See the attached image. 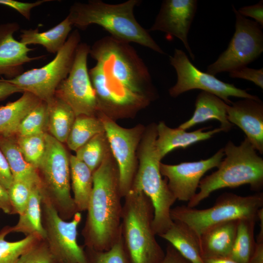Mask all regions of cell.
<instances>
[{
  "label": "cell",
  "instance_id": "52a82bcc",
  "mask_svg": "<svg viewBox=\"0 0 263 263\" xmlns=\"http://www.w3.org/2000/svg\"><path fill=\"white\" fill-rule=\"evenodd\" d=\"M263 207V193L242 196L231 192L220 195L209 208L199 209L187 206L171 208L172 221L187 225L199 238L209 228L220 223L242 219L257 218Z\"/></svg>",
  "mask_w": 263,
  "mask_h": 263
},
{
  "label": "cell",
  "instance_id": "74e56055",
  "mask_svg": "<svg viewBox=\"0 0 263 263\" xmlns=\"http://www.w3.org/2000/svg\"><path fill=\"white\" fill-rule=\"evenodd\" d=\"M232 78L245 79L253 82L256 85L263 89V68L256 69L247 66L236 69L229 72Z\"/></svg>",
  "mask_w": 263,
  "mask_h": 263
},
{
  "label": "cell",
  "instance_id": "83f0119b",
  "mask_svg": "<svg viewBox=\"0 0 263 263\" xmlns=\"http://www.w3.org/2000/svg\"><path fill=\"white\" fill-rule=\"evenodd\" d=\"M47 103L49 134L60 143H66L76 116L72 108L56 95Z\"/></svg>",
  "mask_w": 263,
  "mask_h": 263
},
{
  "label": "cell",
  "instance_id": "30bf717a",
  "mask_svg": "<svg viewBox=\"0 0 263 263\" xmlns=\"http://www.w3.org/2000/svg\"><path fill=\"white\" fill-rule=\"evenodd\" d=\"M41 207L44 240L56 263H89L85 250L77 242L81 212H76L69 221L64 220L42 195Z\"/></svg>",
  "mask_w": 263,
  "mask_h": 263
},
{
  "label": "cell",
  "instance_id": "5bb4252c",
  "mask_svg": "<svg viewBox=\"0 0 263 263\" xmlns=\"http://www.w3.org/2000/svg\"><path fill=\"white\" fill-rule=\"evenodd\" d=\"M90 47L80 43L76 50L71 69L59 84L55 95L66 102L76 117L85 115L97 116L98 108L87 68Z\"/></svg>",
  "mask_w": 263,
  "mask_h": 263
},
{
  "label": "cell",
  "instance_id": "44dd1931",
  "mask_svg": "<svg viewBox=\"0 0 263 263\" xmlns=\"http://www.w3.org/2000/svg\"><path fill=\"white\" fill-rule=\"evenodd\" d=\"M228 104L211 93L202 91L197 96L192 116L178 128L187 130L205 122L216 120L220 123L223 132H228L233 126L228 120L226 110Z\"/></svg>",
  "mask_w": 263,
  "mask_h": 263
},
{
  "label": "cell",
  "instance_id": "277c9868",
  "mask_svg": "<svg viewBox=\"0 0 263 263\" xmlns=\"http://www.w3.org/2000/svg\"><path fill=\"white\" fill-rule=\"evenodd\" d=\"M223 158L217 169L201 180L199 191L188 202L195 207L214 191L224 188H234L248 185L253 191L260 192L263 188V159L245 137L237 146L229 141L223 148Z\"/></svg>",
  "mask_w": 263,
  "mask_h": 263
},
{
  "label": "cell",
  "instance_id": "8992f818",
  "mask_svg": "<svg viewBox=\"0 0 263 263\" xmlns=\"http://www.w3.org/2000/svg\"><path fill=\"white\" fill-rule=\"evenodd\" d=\"M124 198L121 234L131 263H159L165 253L153 230L151 201L142 191L132 188Z\"/></svg>",
  "mask_w": 263,
  "mask_h": 263
},
{
  "label": "cell",
  "instance_id": "8fae6325",
  "mask_svg": "<svg viewBox=\"0 0 263 263\" xmlns=\"http://www.w3.org/2000/svg\"><path fill=\"white\" fill-rule=\"evenodd\" d=\"M232 8L236 18L234 35L226 50L207 67V72L214 76L245 67L263 52L262 27Z\"/></svg>",
  "mask_w": 263,
  "mask_h": 263
},
{
  "label": "cell",
  "instance_id": "7dc6e473",
  "mask_svg": "<svg viewBox=\"0 0 263 263\" xmlns=\"http://www.w3.org/2000/svg\"><path fill=\"white\" fill-rule=\"evenodd\" d=\"M205 263H239L229 258H208L204 259Z\"/></svg>",
  "mask_w": 263,
  "mask_h": 263
},
{
  "label": "cell",
  "instance_id": "d6a6232c",
  "mask_svg": "<svg viewBox=\"0 0 263 263\" xmlns=\"http://www.w3.org/2000/svg\"><path fill=\"white\" fill-rule=\"evenodd\" d=\"M48 125V105L41 101L21 120L16 134L28 135L47 132Z\"/></svg>",
  "mask_w": 263,
  "mask_h": 263
},
{
  "label": "cell",
  "instance_id": "9c48e42d",
  "mask_svg": "<svg viewBox=\"0 0 263 263\" xmlns=\"http://www.w3.org/2000/svg\"><path fill=\"white\" fill-rule=\"evenodd\" d=\"M80 39L78 31L75 30L49 63L40 68L22 73L12 79L3 80L16 86L23 92H29L41 101L48 103L55 96L59 84L68 76Z\"/></svg>",
  "mask_w": 263,
  "mask_h": 263
},
{
  "label": "cell",
  "instance_id": "d4e9b609",
  "mask_svg": "<svg viewBox=\"0 0 263 263\" xmlns=\"http://www.w3.org/2000/svg\"><path fill=\"white\" fill-rule=\"evenodd\" d=\"M41 101L32 94L24 92L22 96L0 107V134H16L23 118Z\"/></svg>",
  "mask_w": 263,
  "mask_h": 263
},
{
  "label": "cell",
  "instance_id": "7bdbcfd3",
  "mask_svg": "<svg viewBox=\"0 0 263 263\" xmlns=\"http://www.w3.org/2000/svg\"><path fill=\"white\" fill-rule=\"evenodd\" d=\"M23 91L16 86L0 79V100H2L10 95Z\"/></svg>",
  "mask_w": 263,
  "mask_h": 263
},
{
  "label": "cell",
  "instance_id": "e575fe53",
  "mask_svg": "<svg viewBox=\"0 0 263 263\" xmlns=\"http://www.w3.org/2000/svg\"><path fill=\"white\" fill-rule=\"evenodd\" d=\"M40 184L28 180H13L7 190L13 214H21L25 208L34 188Z\"/></svg>",
  "mask_w": 263,
  "mask_h": 263
},
{
  "label": "cell",
  "instance_id": "f6af8a7d",
  "mask_svg": "<svg viewBox=\"0 0 263 263\" xmlns=\"http://www.w3.org/2000/svg\"><path fill=\"white\" fill-rule=\"evenodd\" d=\"M249 263H263V243H256L255 250Z\"/></svg>",
  "mask_w": 263,
  "mask_h": 263
},
{
  "label": "cell",
  "instance_id": "9a60e30c",
  "mask_svg": "<svg viewBox=\"0 0 263 263\" xmlns=\"http://www.w3.org/2000/svg\"><path fill=\"white\" fill-rule=\"evenodd\" d=\"M224 155L222 148L206 159L176 165L161 163L160 172L167 179L169 188L176 200L188 202L197 193L204 174L210 169L217 168Z\"/></svg>",
  "mask_w": 263,
  "mask_h": 263
},
{
  "label": "cell",
  "instance_id": "ac0fdd59",
  "mask_svg": "<svg viewBox=\"0 0 263 263\" xmlns=\"http://www.w3.org/2000/svg\"><path fill=\"white\" fill-rule=\"evenodd\" d=\"M19 29V26L16 22L0 25V75H4L9 79L23 73L25 63L43 57H31L28 55L33 49L14 38V33Z\"/></svg>",
  "mask_w": 263,
  "mask_h": 263
},
{
  "label": "cell",
  "instance_id": "4316f807",
  "mask_svg": "<svg viewBox=\"0 0 263 263\" xmlns=\"http://www.w3.org/2000/svg\"><path fill=\"white\" fill-rule=\"evenodd\" d=\"M42 194L40 186L35 187L23 212L19 215L17 223L11 226L12 232L36 235L41 240L45 239V232L42 221Z\"/></svg>",
  "mask_w": 263,
  "mask_h": 263
},
{
  "label": "cell",
  "instance_id": "d590c367",
  "mask_svg": "<svg viewBox=\"0 0 263 263\" xmlns=\"http://www.w3.org/2000/svg\"><path fill=\"white\" fill-rule=\"evenodd\" d=\"M89 263H131L126 252L122 234L108 250L96 251L85 250Z\"/></svg>",
  "mask_w": 263,
  "mask_h": 263
},
{
  "label": "cell",
  "instance_id": "8d00e7d4",
  "mask_svg": "<svg viewBox=\"0 0 263 263\" xmlns=\"http://www.w3.org/2000/svg\"><path fill=\"white\" fill-rule=\"evenodd\" d=\"M16 263H56L45 240H40L27 250Z\"/></svg>",
  "mask_w": 263,
  "mask_h": 263
},
{
  "label": "cell",
  "instance_id": "f1b7e54d",
  "mask_svg": "<svg viewBox=\"0 0 263 263\" xmlns=\"http://www.w3.org/2000/svg\"><path fill=\"white\" fill-rule=\"evenodd\" d=\"M257 221V218L238 220L236 235L229 258L239 263H249L256 245L254 228Z\"/></svg>",
  "mask_w": 263,
  "mask_h": 263
},
{
  "label": "cell",
  "instance_id": "60d3db41",
  "mask_svg": "<svg viewBox=\"0 0 263 263\" xmlns=\"http://www.w3.org/2000/svg\"><path fill=\"white\" fill-rule=\"evenodd\" d=\"M13 180L7 160L0 150V185L8 190L13 183Z\"/></svg>",
  "mask_w": 263,
  "mask_h": 263
},
{
  "label": "cell",
  "instance_id": "ffe728a7",
  "mask_svg": "<svg viewBox=\"0 0 263 263\" xmlns=\"http://www.w3.org/2000/svg\"><path fill=\"white\" fill-rule=\"evenodd\" d=\"M238 220L216 225L199 236L200 250L203 259L229 257L235 239Z\"/></svg>",
  "mask_w": 263,
  "mask_h": 263
},
{
  "label": "cell",
  "instance_id": "c3c4849f",
  "mask_svg": "<svg viewBox=\"0 0 263 263\" xmlns=\"http://www.w3.org/2000/svg\"></svg>",
  "mask_w": 263,
  "mask_h": 263
},
{
  "label": "cell",
  "instance_id": "1f68e13d",
  "mask_svg": "<svg viewBox=\"0 0 263 263\" xmlns=\"http://www.w3.org/2000/svg\"><path fill=\"white\" fill-rule=\"evenodd\" d=\"M10 233L9 225L4 226L0 230V263H16L22 254L43 240L37 236L31 235L18 241L10 242L5 238Z\"/></svg>",
  "mask_w": 263,
  "mask_h": 263
},
{
  "label": "cell",
  "instance_id": "7402d4cb",
  "mask_svg": "<svg viewBox=\"0 0 263 263\" xmlns=\"http://www.w3.org/2000/svg\"><path fill=\"white\" fill-rule=\"evenodd\" d=\"M159 236L167 241L190 263H205L201 253L199 238L184 223L173 221L169 229Z\"/></svg>",
  "mask_w": 263,
  "mask_h": 263
},
{
  "label": "cell",
  "instance_id": "836d02e7",
  "mask_svg": "<svg viewBox=\"0 0 263 263\" xmlns=\"http://www.w3.org/2000/svg\"><path fill=\"white\" fill-rule=\"evenodd\" d=\"M46 133L24 136L16 134L17 144L25 160L37 169L45 151Z\"/></svg>",
  "mask_w": 263,
  "mask_h": 263
},
{
  "label": "cell",
  "instance_id": "6da1fadb",
  "mask_svg": "<svg viewBox=\"0 0 263 263\" xmlns=\"http://www.w3.org/2000/svg\"><path fill=\"white\" fill-rule=\"evenodd\" d=\"M89 54L96 61L89 74L99 113L113 120L132 117L156 99L149 70L129 43L104 37Z\"/></svg>",
  "mask_w": 263,
  "mask_h": 263
},
{
  "label": "cell",
  "instance_id": "d6986e66",
  "mask_svg": "<svg viewBox=\"0 0 263 263\" xmlns=\"http://www.w3.org/2000/svg\"><path fill=\"white\" fill-rule=\"evenodd\" d=\"M208 128H202L193 132L168 127L164 121L156 125L157 138L155 142L157 152L162 160L168 153L173 150L186 149L200 141L211 138L215 134L223 132L221 128H217L205 131Z\"/></svg>",
  "mask_w": 263,
  "mask_h": 263
},
{
  "label": "cell",
  "instance_id": "ee69618b",
  "mask_svg": "<svg viewBox=\"0 0 263 263\" xmlns=\"http://www.w3.org/2000/svg\"><path fill=\"white\" fill-rule=\"evenodd\" d=\"M0 210L7 214H13L7 190L0 185Z\"/></svg>",
  "mask_w": 263,
  "mask_h": 263
},
{
  "label": "cell",
  "instance_id": "ba28073f",
  "mask_svg": "<svg viewBox=\"0 0 263 263\" xmlns=\"http://www.w3.org/2000/svg\"><path fill=\"white\" fill-rule=\"evenodd\" d=\"M46 149L37 169L42 195L46 198L64 220L77 212L71 193L70 155L62 143L45 134Z\"/></svg>",
  "mask_w": 263,
  "mask_h": 263
},
{
  "label": "cell",
  "instance_id": "cb8c5ba5",
  "mask_svg": "<svg viewBox=\"0 0 263 263\" xmlns=\"http://www.w3.org/2000/svg\"><path fill=\"white\" fill-rule=\"evenodd\" d=\"M0 150L7 160L14 180H28L40 185L37 169L25 160L17 144L16 134H0Z\"/></svg>",
  "mask_w": 263,
  "mask_h": 263
},
{
  "label": "cell",
  "instance_id": "ab89813d",
  "mask_svg": "<svg viewBox=\"0 0 263 263\" xmlns=\"http://www.w3.org/2000/svg\"><path fill=\"white\" fill-rule=\"evenodd\" d=\"M243 16L254 19L255 22L262 27L263 26V1L252 5L245 6L237 10Z\"/></svg>",
  "mask_w": 263,
  "mask_h": 263
},
{
  "label": "cell",
  "instance_id": "4dcf8cb0",
  "mask_svg": "<svg viewBox=\"0 0 263 263\" xmlns=\"http://www.w3.org/2000/svg\"><path fill=\"white\" fill-rule=\"evenodd\" d=\"M111 152L105 132L93 137L76 151L75 155L93 172Z\"/></svg>",
  "mask_w": 263,
  "mask_h": 263
},
{
  "label": "cell",
  "instance_id": "3957f363",
  "mask_svg": "<svg viewBox=\"0 0 263 263\" xmlns=\"http://www.w3.org/2000/svg\"><path fill=\"white\" fill-rule=\"evenodd\" d=\"M139 0H129L111 4L100 0L87 2H76L70 7L67 17L73 26L85 30L91 24H96L107 31L112 37L127 43L133 42L161 54L165 53L136 20L134 7Z\"/></svg>",
  "mask_w": 263,
  "mask_h": 263
},
{
  "label": "cell",
  "instance_id": "bcb514c9",
  "mask_svg": "<svg viewBox=\"0 0 263 263\" xmlns=\"http://www.w3.org/2000/svg\"><path fill=\"white\" fill-rule=\"evenodd\" d=\"M258 221H260V231L257 236L256 243H263V207L260 208L258 212Z\"/></svg>",
  "mask_w": 263,
  "mask_h": 263
},
{
  "label": "cell",
  "instance_id": "7a4b0ae2",
  "mask_svg": "<svg viewBox=\"0 0 263 263\" xmlns=\"http://www.w3.org/2000/svg\"><path fill=\"white\" fill-rule=\"evenodd\" d=\"M93 177L82 235L86 248L103 251L110 249L121 234L122 197L118 169L112 152L93 172Z\"/></svg>",
  "mask_w": 263,
  "mask_h": 263
},
{
  "label": "cell",
  "instance_id": "e0dca14e",
  "mask_svg": "<svg viewBox=\"0 0 263 263\" xmlns=\"http://www.w3.org/2000/svg\"><path fill=\"white\" fill-rule=\"evenodd\" d=\"M228 121L240 128L256 150L263 154V103L259 98H243L228 105Z\"/></svg>",
  "mask_w": 263,
  "mask_h": 263
},
{
  "label": "cell",
  "instance_id": "b9f144b4",
  "mask_svg": "<svg viewBox=\"0 0 263 263\" xmlns=\"http://www.w3.org/2000/svg\"><path fill=\"white\" fill-rule=\"evenodd\" d=\"M159 263H190L185 259L175 248L169 244L166 252L162 260Z\"/></svg>",
  "mask_w": 263,
  "mask_h": 263
},
{
  "label": "cell",
  "instance_id": "5b68a950",
  "mask_svg": "<svg viewBox=\"0 0 263 263\" xmlns=\"http://www.w3.org/2000/svg\"><path fill=\"white\" fill-rule=\"evenodd\" d=\"M156 125L151 124L145 129L137 150L139 164L132 188L142 191L151 201L154 208L152 228L159 236L173 223L170 212L176 199L160 172L161 159L155 146Z\"/></svg>",
  "mask_w": 263,
  "mask_h": 263
},
{
  "label": "cell",
  "instance_id": "f546056e",
  "mask_svg": "<svg viewBox=\"0 0 263 263\" xmlns=\"http://www.w3.org/2000/svg\"><path fill=\"white\" fill-rule=\"evenodd\" d=\"M105 132L101 119L97 116L76 117L66 142L70 149L76 151L96 135Z\"/></svg>",
  "mask_w": 263,
  "mask_h": 263
},
{
  "label": "cell",
  "instance_id": "4fadbf2b",
  "mask_svg": "<svg viewBox=\"0 0 263 263\" xmlns=\"http://www.w3.org/2000/svg\"><path fill=\"white\" fill-rule=\"evenodd\" d=\"M97 116L103 123L111 151L117 164L119 189L124 198L132 188L137 170L136 151L145 128L141 125L124 128L101 113Z\"/></svg>",
  "mask_w": 263,
  "mask_h": 263
},
{
  "label": "cell",
  "instance_id": "f35d334b",
  "mask_svg": "<svg viewBox=\"0 0 263 263\" xmlns=\"http://www.w3.org/2000/svg\"><path fill=\"white\" fill-rule=\"evenodd\" d=\"M49 0H40L34 2H23L14 0H0V4L13 8L19 12L25 18L30 19L31 11L32 8L39 6Z\"/></svg>",
  "mask_w": 263,
  "mask_h": 263
},
{
  "label": "cell",
  "instance_id": "484cf974",
  "mask_svg": "<svg viewBox=\"0 0 263 263\" xmlns=\"http://www.w3.org/2000/svg\"><path fill=\"white\" fill-rule=\"evenodd\" d=\"M71 187L78 212L87 210L93 186V172L75 155H70Z\"/></svg>",
  "mask_w": 263,
  "mask_h": 263
},
{
  "label": "cell",
  "instance_id": "603a6c76",
  "mask_svg": "<svg viewBox=\"0 0 263 263\" xmlns=\"http://www.w3.org/2000/svg\"><path fill=\"white\" fill-rule=\"evenodd\" d=\"M72 26L67 16L59 24L45 32H39L38 28L21 30L20 41L27 46L40 45L48 52L57 53L66 42Z\"/></svg>",
  "mask_w": 263,
  "mask_h": 263
},
{
  "label": "cell",
  "instance_id": "7c38bea8",
  "mask_svg": "<svg viewBox=\"0 0 263 263\" xmlns=\"http://www.w3.org/2000/svg\"><path fill=\"white\" fill-rule=\"evenodd\" d=\"M169 61L177 74V81L169 90L171 97H176L190 90L200 89L215 94L228 105L232 102L230 97H258L249 94L246 90L238 88L232 84L223 82L213 75L200 71L181 49H174L173 55L169 56Z\"/></svg>",
  "mask_w": 263,
  "mask_h": 263
},
{
  "label": "cell",
  "instance_id": "2e32d148",
  "mask_svg": "<svg viewBox=\"0 0 263 263\" xmlns=\"http://www.w3.org/2000/svg\"><path fill=\"white\" fill-rule=\"evenodd\" d=\"M197 8L196 0H165L149 31H161L168 37L177 38L194 60L188 37Z\"/></svg>",
  "mask_w": 263,
  "mask_h": 263
}]
</instances>
